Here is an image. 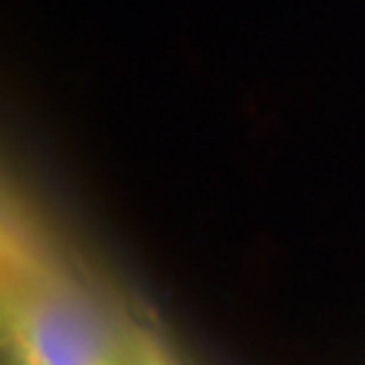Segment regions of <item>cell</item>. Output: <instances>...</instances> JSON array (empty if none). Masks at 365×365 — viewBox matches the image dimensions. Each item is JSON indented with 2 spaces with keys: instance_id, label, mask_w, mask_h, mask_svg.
I'll list each match as a JSON object with an SVG mask.
<instances>
[{
  "instance_id": "cell-1",
  "label": "cell",
  "mask_w": 365,
  "mask_h": 365,
  "mask_svg": "<svg viewBox=\"0 0 365 365\" xmlns=\"http://www.w3.org/2000/svg\"><path fill=\"white\" fill-rule=\"evenodd\" d=\"M0 365H149L125 325L58 257L0 277Z\"/></svg>"
},
{
  "instance_id": "cell-2",
  "label": "cell",
  "mask_w": 365,
  "mask_h": 365,
  "mask_svg": "<svg viewBox=\"0 0 365 365\" xmlns=\"http://www.w3.org/2000/svg\"><path fill=\"white\" fill-rule=\"evenodd\" d=\"M48 257H54V250L38 237L24 210L0 190V277Z\"/></svg>"
}]
</instances>
